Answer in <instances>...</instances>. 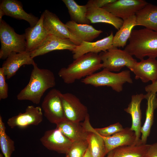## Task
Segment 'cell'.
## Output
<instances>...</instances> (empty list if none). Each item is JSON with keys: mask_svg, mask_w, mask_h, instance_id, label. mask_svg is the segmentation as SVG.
<instances>
[{"mask_svg": "<svg viewBox=\"0 0 157 157\" xmlns=\"http://www.w3.org/2000/svg\"><path fill=\"white\" fill-rule=\"evenodd\" d=\"M29 81L18 94L19 100H28L39 104L45 91L56 85L55 76L51 70L39 68L35 63L33 65Z\"/></svg>", "mask_w": 157, "mask_h": 157, "instance_id": "cell-1", "label": "cell"}, {"mask_svg": "<svg viewBox=\"0 0 157 157\" xmlns=\"http://www.w3.org/2000/svg\"><path fill=\"white\" fill-rule=\"evenodd\" d=\"M102 68L99 54L89 53L74 60L67 67L61 68L58 74L65 83L70 84L92 74Z\"/></svg>", "mask_w": 157, "mask_h": 157, "instance_id": "cell-2", "label": "cell"}, {"mask_svg": "<svg viewBox=\"0 0 157 157\" xmlns=\"http://www.w3.org/2000/svg\"><path fill=\"white\" fill-rule=\"evenodd\" d=\"M124 50L140 60L157 57V32L144 28L133 30Z\"/></svg>", "mask_w": 157, "mask_h": 157, "instance_id": "cell-3", "label": "cell"}, {"mask_svg": "<svg viewBox=\"0 0 157 157\" xmlns=\"http://www.w3.org/2000/svg\"><path fill=\"white\" fill-rule=\"evenodd\" d=\"M81 82L85 84L95 87H110L113 90L118 92L122 90L123 85L125 83H133L129 70L116 73L105 69L83 78Z\"/></svg>", "mask_w": 157, "mask_h": 157, "instance_id": "cell-4", "label": "cell"}, {"mask_svg": "<svg viewBox=\"0 0 157 157\" xmlns=\"http://www.w3.org/2000/svg\"><path fill=\"white\" fill-rule=\"evenodd\" d=\"M1 48L0 58L6 59L12 52L26 51V42L24 33L19 34L3 20L0 22Z\"/></svg>", "mask_w": 157, "mask_h": 157, "instance_id": "cell-5", "label": "cell"}, {"mask_svg": "<svg viewBox=\"0 0 157 157\" xmlns=\"http://www.w3.org/2000/svg\"><path fill=\"white\" fill-rule=\"evenodd\" d=\"M102 68L110 72H119L126 67L131 70L136 60L126 51L113 47L105 51L99 53Z\"/></svg>", "mask_w": 157, "mask_h": 157, "instance_id": "cell-6", "label": "cell"}, {"mask_svg": "<svg viewBox=\"0 0 157 157\" xmlns=\"http://www.w3.org/2000/svg\"><path fill=\"white\" fill-rule=\"evenodd\" d=\"M61 92L55 88L50 90L41 105L44 116L51 123L57 124L66 119L61 102Z\"/></svg>", "mask_w": 157, "mask_h": 157, "instance_id": "cell-7", "label": "cell"}, {"mask_svg": "<svg viewBox=\"0 0 157 157\" xmlns=\"http://www.w3.org/2000/svg\"><path fill=\"white\" fill-rule=\"evenodd\" d=\"M60 97L67 119L78 122L85 120L88 114V109L76 96L69 92L61 93Z\"/></svg>", "mask_w": 157, "mask_h": 157, "instance_id": "cell-8", "label": "cell"}, {"mask_svg": "<svg viewBox=\"0 0 157 157\" xmlns=\"http://www.w3.org/2000/svg\"><path fill=\"white\" fill-rule=\"evenodd\" d=\"M42 15L43 26L49 34L69 39L77 46L81 44L82 42L69 32L55 14L46 10Z\"/></svg>", "mask_w": 157, "mask_h": 157, "instance_id": "cell-9", "label": "cell"}, {"mask_svg": "<svg viewBox=\"0 0 157 157\" xmlns=\"http://www.w3.org/2000/svg\"><path fill=\"white\" fill-rule=\"evenodd\" d=\"M148 3L144 0H116L102 8L123 20L135 15Z\"/></svg>", "mask_w": 157, "mask_h": 157, "instance_id": "cell-10", "label": "cell"}, {"mask_svg": "<svg viewBox=\"0 0 157 157\" xmlns=\"http://www.w3.org/2000/svg\"><path fill=\"white\" fill-rule=\"evenodd\" d=\"M40 140L43 145L47 149L65 154L68 152L73 142L56 128L45 131Z\"/></svg>", "mask_w": 157, "mask_h": 157, "instance_id": "cell-11", "label": "cell"}, {"mask_svg": "<svg viewBox=\"0 0 157 157\" xmlns=\"http://www.w3.org/2000/svg\"><path fill=\"white\" fill-rule=\"evenodd\" d=\"M42 109L39 106H28L24 113L9 118L7 124L11 128H24L29 126L38 125L43 119Z\"/></svg>", "mask_w": 157, "mask_h": 157, "instance_id": "cell-12", "label": "cell"}, {"mask_svg": "<svg viewBox=\"0 0 157 157\" xmlns=\"http://www.w3.org/2000/svg\"><path fill=\"white\" fill-rule=\"evenodd\" d=\"M70 40L49 35L36 49L30 52L32 58L54 50H68L72 51L76 47Z\"/></svg>", "mask_w": 157, "mask_h": 157, "instance_id": "cell-13", "label": "cell"}, {"mask_svg": "<svg viewBox=\"0 0 157 157\" xmlns=\"http://www.w3.org/2000/svg\"><path fill=\"white\" fill-rule=\"evenodd\" d=\"M3 62L2 67L7 79L14 76L19 68L24 65H32L35 63L30 52H12Z\"/></svg>", "mask_w": 157, "mask_h": 157, "instance_id": "cell-14", "label": "cell"}, {"mask_svg": "<svg viewBox=\"0 0 157 157\" xmlns=\"http://www.w3.org/2000/svg\"><path fill=\"white\" fill-rule=\"evenodd\" d=\"M114 35L112 31L110 35L95 42L82 41L72 51L73 58L75 60L89 53H98L105 51L113 47V40Z\"/></svg>", "mask_w": 157, "mask_h": 157, "instance_id": "cell-15", "label": "cell"}, {"mask_svg": "<svg viewBox=\"0 0 157 157\" xmlns=\"http://www.w3.org/2000/svg\"><path fill=\"white\" fill-rule=\"evenodd\" d=\"M0 8L5 15L17 19L27 22L31 27L34 26L39 19L31 13H28L23 9L22 3L16 0H2L1 1Z\"/></svg>", "mask_w": 157, "mask_h": 157, "instance_id": "cell-16", "label": "cell"}, {"mask_svg": "<svg viewBox=\"0 0 157 157\" xmlns=\"http://www.w3.org/2000/svg\"><path fill=\"white\" fill-rule=\"evenodd\" d=\"M86 16L91 23H104L113 25L118 30L122 26L123 20L117 17L103 8H98L88 1Z\"/></svg>", "mask_w": 157, "mask_h": 157, "instance_id": "cell-17", "label": "cell"}, {"mask_svg": "<svg viewBox=\"0 0 157 157\" xmlns=\"http://www.w3.org/2000/svg\"><path fill=\"white\" fill-rule=\"evenodd\" d=\"M131 71L135 75V79H140L144 83L154 82L157 80V60L148 58L136 61Z\"/></svg>", "mask_w": 157, "mask_h": 157, "instance_id": "cell-18", "label": "cell"}, {"mask_svg": "<svg viewBox=\"0 0 157 157\" xmlns=\"http://www.w3.org/2000/svg\"><path fill=\"white\" fill-rule=\"evenodd\" d=\"M101 136L104 141L106 154L118 147L138 142H136L135 132L129 127L124 128L110 136Z\"/></svg>", "mask_w": 157, "mask_h": 157, "instance_id": "cell-19", "label": "cell"}, {"mask_svg": "<svg viewBox=\"0 0 157 157\" xmlns=\"http://www.w3.org/2000/svg\"><path fill=\"white\" fill-rule=\"evenodd\" d=\"M145 99L144 94L141 93L133 95L131 101L127 108L124 110L129 114L132 119V125L131 129L135 133L136 142L141 141L142 113L140 104L142 100Z\"/></svg>", "mask_w": 157, "mask_h": 157, "instance_id": "cell-20", "label": "cell"}, {"mask_svg": "<svg viewBox=\"0 0 157 157\" xmlns=\"http://www.w3.org/2000/svg\"><path fill=\"white\" fill-rule=\"evenodd\" d=\"M24 34L26 42V51L30 53L38 47L49 35L43 27L42 14L34 26L25 29Z\"/></svg>", "mask_w": 157, "mask_h": 157, "instance_id": "cell-21", "label": "cell"}, {"mask_svg": "<svg viewBox=\"0 0 157 157\" xmlns=\"http://www.w3.org/2000/svg\"><path fill=\"white\" fill-rule=\"evenodd\" d=\"M59 129L72 141L87 140L89 132L85 131L82 123L67 119L56 124Z\"/></svg>", "mask_w": 157, "mask_h": 157, "instance_id": "cell-22", "label": "cell"}, {"mask_svg": "<svg viewBox=\"0 0 157 157\" xmlns=\"http://www.w3.org/2000/svg\"><path fill=\"white\" fill-rule=\"evenodd\" d=\"M144 97L147 100V107L145 122L141 129L140 139L142 144H146L153 124L154 111L157 108V94L147 92L144 94Z\"/></svg>", "mask_w": 157, "mask_h": 157, "instance_id": "cell-23", "label": "cell"}, {"mask_svg": "<svg viewBox=\"0 0 157 157\" xmlns=\"http://www.w3.org/2000/svg\"><path fill=\"white\" fill-rule=\"evenodd\" d=\"M136 26L157 32V6L148 3L135 14Z\"/></svg>", "mask_w": 157, "mask_h": 157, "instance_id": "cell-24", "label": "cell"}, {"mask_svg": "<svg viewBox=\"0 0 157 157\" xmlns=\"http://www.w3.org/2000/svg\"><path fill=\"white\" fill-rule=\"evenodd\" d=\"M65 24L69 32L82 42H92L103 32L89 24H78L71 20Z\"/></svg>", "mask_w": 157, "mask_h": 157, "instance_id": "cell-25", "label": "cell"}, {"mask_svg": "<svg viewBox=\"0 0 157 157\" xmlns=\"http://www.w3.org/2000/svg\"><path fill=\"white\" fill-rule=\"evenodd\" d=\"M84 127L87 131L89 132L87 140L92 157H104L107 154L103 138L94 131L89 121L85 122Z\"/></svg>", "mask_w": 157, "mask_h": 157, "instance_id": "cell-26", "label": "cell"}, {"mask_svg": "<svg viewBox=\"0 0 157 157\" xmlns=\"http://www.w3.org/2000/svg\"><path fill=\"white\" fill-rule=\"evenodd\" d=\"M136 26V16L134 15L123 20L122 26L114 36L113 46L123 48L130 37L133 28Z\"/></svg>", "mask_w": 157, "mask_h": 157, "instance_id": "cell-27", "label": "cell"}, {"mask_svg": "<svg viewBox=\"0 0 157 157\" xmlns=\"http://www.w3.org/2000/svg\"><path fill=\"white\" fill-rule=\"evenodd\" d=\"M150 144L141 142L134 144L118 147L113 150L112 157H144Z\"/></svg>", "mask_w": 157, "mask_h": 157, "instance_id": "cell-28", "label": "cell"}, {"mask_svg": "<svg viewBox=\"0 0 157 157\" xmlns=\"http://www.w3.org/2000/svg\"><path fill=\"white\" fill-rule=\"evenodd\" d=\"M67 7L71 20L80 24H90L91 23L86 16V5H80L74 0H63Z\"/></svg>", "mask_w": 157, "mask_h": 157, "instance_id": "cell-29", "label": "cell"}, {"mask_svg": "<svg viewBox=\"0 0 157 157\" xmlns=\"http://www.w3.org/2000/svg\"><path fill=\"white\" fill-rule=\"evenodd\" d=\"M6 127L0 116V146L2 153L4 157H11L15 150L14 141L6 132Z\"/></svg>", "mask_w": 157, "mask_h": 157, "instance_id": "cell-30", "label": "cell"}, {"mask_svg": "<svg viewBox=\"0 0 157 157\" xmlns=\"http://www.w3.org/2000/svg\"><path fill=\"white\" fill-rule=\"evenodd\" d=\"M89 146L87 140L73 142L68 152V157H83Z\"/></svg>", "mask_w": 157, "mask_h": 157, "instance_id": "cell-31", "label": "cell"}, {"mask_svg": "<svg viewBox=\"0 0 157 157\" xmlns=\"http://www.w3.org/2000/svg\"><path fill=\"white\" fill-rule=\"evenodd\" d=\"M124 129L122 125L118 122L106 127L94 128V131L100 135L104 137H108Z\"/></svg>", "mask_w": 157, "mask_h": 157, "instance_id": "cell-32", "label": "cell"}, {"mask_svg": "<svg viewBox=\"0 0 157 157\" xmlns=\"http://www.w3.org/2000/svg\"><path fill=\"white\" fill-rule=\"evenodd\" d=\"M2 68H0V100L7 98L8 96V86Z\"/></svg>", "mask_w": 157, "mask_h": 157, "instance_id": "cell-33", "label": "cell"}, {"mask_svg": "<svg viewBox=\"0 0 157 157\" xmlns=\"http://www.w3.org/2000/svg\"><path fill=\"white\" fill-rule=\"evenodd\" d=\"M116 0H90L88 1L91 4L98 8H102Z\"/></svg>", "mask_w": 157, "mask_h": 157, "instance_id": "cell-34", "label": "cell"}, {"mask_svg": "<svg viewBox=\"0 0 157 157\" xmlns=\"http://www.w3.org/2000/svg\"><path fill=\"white\" fill-rule=\"evenodd\" d=\"M144 157H157V142L150 144Z\"/></svg>", "mask_w": 157, "mask_h": 157, "instance_id": "cell-35", "label": "cell"}, {"mask_svg": "<svg viewBox=\"0 0 157 157\" xmlns=\"http://www.w3.org/2000/svg\"><path fill=\"white\" fill-rule=\"evenodd\" d=\"M145 90L147 92L156 93L157 92V80L145 86Z\"/></svg>", "mask_w": 157, "mask_h": 157, "instance_id": "cell-36", "label": "cell"}, {"mask_svg": "<svg viewBox=\"0 0 157 157\" xmlns=\"http://www.w3.org/2000/svg\"><path fill=\"white\" fill-rule=\"evenodd\" d=\"M83 157H92L89 146Z\"/></svg>", "mask_w": 157, "mask_h": 157, "instance_id": "cell-37", "label": "cell"}, {"mask_svg": "<svg viewBox=\"0 0 157 157\" xmlns=\"http://www.w3.org/2000/svg\"><path fill=\"white\" fill-rule=\"evenodd\" d=\"M4 15H5V14L4 12L0 8V22L3 20L2 17Z\"/></svg>", "mask_w": 157, "mask_h": 157, "instance_id": "cell-38", "label": "cell"}, {"mask_svg": "<svg viewBox=\"0 0 157 157\" xmlns=\"http://www.w3.org/2000/svg\"><path fill=\"white\" fill-rule=\"evenodd\" d=\"M113 154V151L112 150L109 152L108 154V156L107 157H112Z\"/></svg>", "mask_w": 157, "mask_h": 157, "instance_id": "cell-39", "label": "cell"}, {"mask_svg": "<svg viewBox=\"0 0 157 157\" xmlns=\"http://www.w3.org/2000/svg\"><path fill=\"white\" fill-rule=\"evenodd\" d=\"M0 157H4L3 154L2 153H0Z\"/></svg>", "mask_w": 157, "mask_h": 157, "instance_id": "cell-40", "label": "cell"}, {"mask_svg": "<svg viewBox=\"0 0 157 157\" xmlns=\"http://www.w3.org/2000/svg\"><path fill=\"white\" fill-rule=\"evenodd\" d=\"M66 157H67V156H66Z\"/></svg>", "mask_w": 157, "mask_h": 157, "instance_id": "cell-41", "label": "cell"}]
</instances>
